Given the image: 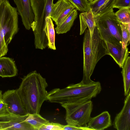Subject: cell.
I'll use <instances>...</instances> for the list:
<instances>
[{
	"instance_id": "cell-1",
	"label": "cell",
	"mask_w": 130,
	"mask_h": 130,
	"mask_svg": "<svg viewBox=\"0 0 130 130\" xmlns=\"http://www.w3.org/2000/svg\"><path fill=\"white\" fill-rule=\"evenodd\" d=\"M18 93L28 114H39L43 102L48 100L46 79L36 70L22 78Z\"/></svg>"
},
{
	"instance_id": "cell-2",
	"label": "cell",
	"mask_w": 130,
	"mask_h": 130,
	"mask_svg": "<svg viewBox=\"0 0 130 130\" xmlns=\"http://www.w3.org/2000/svg\"><path fill=\"white\" fill-rule=\"evenodd\" d=\"M102 90L100 83L93 81L85 84L81 82L64 88H56L48 92V100L60 104L67 102L84 103L96 97Z\"/></svg>"
},
{
	"instance_id": "cell-3",
	"label": "cell",
	"mask_w": 130,
	"mask_h": 130,
	"mask_svg": "<svg viewBox=\"0 0 130 130\" xmlns=\"http://www.w3.org/2000/svg\"><path fill=\"white\" fill-rule=\"evenodd\" d=\"M83 49V76L81 82L87 84L93 81L90 77L98 62L103 56L108 54L104 46V41L101 38L96 26L91 38L88 29L85 30Z\"/></svg>"
},
{
	"instance_id": "cell-4",
	"label": "cell",
	"mask_w": 130,
	"mask_h": 130,
	"mask_svg": "<svg viewBox=\"0 0 130 130\" xmlns=\"http://www.w3.org/2000/svg\"><path fill=\"white\" fill-rule=\"evenodd\" d=\"M17 8L6 0L0 5V57L7 54L8 45L19 29Z\"/></svg>"
},
{
	"instance_id": "cell-5",
	"label": "cell",
	"mask_w": 130,
	"mask_h": 130,
	"mask_svg": "<svg viewBox=\"0 0 130 130\" xmlns=\"http://www.w3.org/2000/svg\"><path fill=\"white\" fill-rule=\"evenodd\" d=\"M96 26L101 38L111 43L122 45V31L113 8L94 17Z\"/></svg>"
},
{
	"instance_id": "cell-6",
	"label": "cell",
	"mask_w": 130,
	"mask_h": 130,
	"mask_svg": "<svg viewBox=\"0 0 130 130\" xmlns=\"http://www.w3.org/2000/svg\"><path fill=\"white\" fill-rule=\"evenodd\" d=\"M60 104L65 109V120L68 124L87 126L93 108L91 100L82 103L70 102Z\"/></svg>"
},
{
	"instance_id": "cell-7",
	"label": "cell",
	"mask_w": 130,
	"mask_h": 130,
	"mask_svg": "<svg viewBox=\"0 0 130 130\" xmlns=\"http://www.w3.org/2000/svg\"><path fill=\"white\" fill-rule=\"evenodd\" d=\"M54 0H30L34 20L31 28L32 30L44 29L46 19L51 17Z\"/></svg>"
},
{
	"instance_id": "cell-8",
	"label": "cell",
	"mask_w": 130,
	"mask_h": 130,
	"mask_svg": "<svg viewBox=\"0 0 130 130\" xmlns=\"http://www.w3.org/2000/svg\"><path fill=\"white\" fill-rule=\"evenodd\" d=\"M2 101L7 106L11 115L23 116L27 114L17 89L8 90L3 95Z\"/></svg>"
},
{
	"instance_id": "cell-9",
	"label": "cell",
	"mask_w": 130,
	"mask_h": 130,
	"mask_svg": "<svg viewBox=\"0 0 130 130\" xmlns=\"http://www.w3.org/2000/svg\"><path fill=\"white\" fill-rule=\"evenodd\" d=\"M28 115L23 116L10 115L0 118L2 130H35L25 121Z\"/></svg>"
},
{
	"instance_id": "cell-10",
	"label": "cell",
	"mask_w": 130,
	"mask_h": 130,
	"mask_svg": "<svg viewBox=\"0 0 130 130\" xmlns=\"http://www.w3.org/2000/svg\"><path fill=\"white\" fill-rule=\"evenodd\" d=\"M74 7L67 0H58L53 4L51 17L57 25L66 18Z\"/></svg>"
},
{
	"instance_id": "cell-11",
	"label": "cell",
	"mask_w": 130,
	"mask_h": 130,
	"mask_svg": "<svg viewBox=\"0 0 130 130\" xmlns=\"http://www.w3.org/2000/svg\"><path fill=\"white\" fill-rule=\"evenodd\" d=\"M113 124L117 130H130V92L126 96L123 108L116 115Z\"/></svg>"
},
{
	"instance_id": "cell-12",
	"label": "cell",
	"mask_w": 130,
	"mask_h": 130,
	"mask_svg": "<svg viewBox=\"0 0 130 130\" xmlns=\"http://www.w3.org/2000/svg\"><path fill=\"white\" fill-rule=\"evenodd\" d=\"M17 6L18 13L21 17L23 24L27 30H29L34 20V15L30 0H13Z\"/></svg>"
},
{
	"instance_id": "cell-13",
	"label": "cell",
	"mask_w": 130,
	"mask_h": 130,
	"mask_svg": "<svg viewBox=\"0 0 130 130\" xmlns=\"http://www.w3.org/2000/svg\"><path fill=\"white\" fill-rule=\"evenodd\" d=\"M103 41L104 46L108 52V55L111 56L119 67L122 68L129 54L128 48L127 47L124 48L122 45L113 44Z\"/></svg>"
},
{
	"instance_id": "cell-14",
	"label": "cell",
	"mask_w": 130,
	"mask_h": 130,
	"mask_svg": "<svg viewBox=\"0 0 130 130\" xmlns=\"http://www.w3.org/2000/svg\"><path fill=\"white\" fill-rule=\"evenodd\" d=\"M111 125L110 115L108 111H105L95 117H91L87 126L91 130H103Z\"/></svg>"
},
{
	"instance_id": "cell-15",
	"label": "cell",
	"mask_w": 130,
	"mask_h": 130,
	"mask_svg": "<svg viewBox=\"0 0 130 130\" xmlns=\"http://www.w3.org/2000/svg\"><path fill=\"white\" fill-rule=\"evenodd\" d=\"M18 70L13 60L9 57H0V76L2 77L16 76Z\"/></svg>"
},
{
	"instance_id": "cell-16",
	"label": "cell",
	"mask_w": 130,
	"mask_h": 130,
	"mask_svg": "<svg viewBox=\"0 0 130 130\" xmlns=\"http://www.w3.org/2000/svg\"><path fill=\"white\" fill-rule=\"evenodd\" d=\"M80 22V35H82L88 27L91 38L94 29L96 26L94 17L90 10L86 12H82L79 15Z\"/></svg>"
},
{
	"instance_id": "cell-17",
	"label": "cell",
	"mask_w": 130,
	"mask_h": 130,
	"mask_svg": "<svg viewBox=\"0 0 130 130\" xmlns=\"http://www.w3.org/2000/svg\"><path fill=\"white\" fill-rule=\"evenodd\" d=\"M116 0H95L89 2L91 10L94 17L113 8L112 6Z\"/></svg>"
},
{
	"instance_id": "cell-18",
	"label": "cell",
	"mask_w": 130,
	"mask_h": 130,
	"mask_svg": "<svg viewBox=\"0 0 130 130\" xmlns=\"http://www.w3.org/2000/svg\"><path fill=\"white\" fill-rule=\"evenodd\" d=\"M78 13L76 9L73 10L66 18L55 28L57 34L66 33L69 31L72 26L74 21L77 18Z\"/></svg>"
},
{
	"instance_id": "cell-19",
	"label": "cell",
	"mask_w": 130,
	"mask_h": 130,
	"mask_svg": "<svg viewBox=\"0 0 130 130\" xmlns=\"http://www.w3.org/2000/svg\"><path fill=\"white\" fill-rule=\"evenodd\" d=\"M48 40V48L52 50L56 49L55 45V32L54 25L51 17H48L46 19L44 29Z\"/></svg>"
},
{
	"instance_id": "cell-20",
	"label": "cell",
	"mask_w": 130,
	"mask_h": 130,
	"mask_svg": "<svg viewBox=\"0 0 130 130\" xmlns=\"http://www.w3.org/2000/svg\"><path fill=\"white\" fill-rule=\"evenodd\" d=\"M122 73L123 79L124 95L127 96L130 92V57L128 56L123 65Z\"/></svg>"
},
{
	"instance_id": "cell-21",
	"label": "cell",
	"mask_w": 130,
	"mask_h": 130,
	"mask_svg": "<svg viewBox=\"0 0 130 130\" xmlns=\"http://www.w3.org/2000/svg\"><path fill=\"white\" fill-rule=\"evenodd\" d=\"M25 121L31 125L35 130H39L42 126L49 122L38 113L28 114Z\"/></svg>"
},
{
	"instance_id": "cell-22",
	"label": "cell",
	"mask_w": 130,
	"mask_h": 130,
	"mask_svg": "<svg viewBox=\"0 0 130 130\" xmlns=\"http://www.w3.org/2000/svg\"><path fill=\"white\" fill-rule=\"evenodd\" d=\"M117 20L123 23H130V8H121L115 13Z\"/></svg>"
},
{
	"instance_id": "cell-23",
	"label": "cell",
	"mask_w": 130,
	"mask_h": 130,
	"mask_svg": "<svg viewBox=\"0 0 130 130\" xmlns=\"http://www.w3.org/2000/svg\"><path fill=\"white\" fill-rule=\"evenodd\" d=\"M77 10L82 12L88 11L91 10L89 2L87 0H67Z\"/></svg>"
},
{
	"instance_id": "cell-24",
	"label": "cell",
	"mask_w": 130,
	"mask_h": 130,
	"mask_svg": "<svg viewBox=\"0 0 130 130\" xmlns=\"http://www.w3.org/2000/svg\"><path fill=\"white\" fill-rule=\"evenodd\" d=\"M120 23L122 31V46L123 48H126L130 43V37L128 36L126 24L120 22Z\"/></svg>"
},
{
	"instance_id": "cell-25",
	"label": "cell",
	"mask_w": 130,
	"mask_h": 130,
	"mask_svg": "<svg viewBox=\"0 0 130 130\" xmlns=\"http://www.w3.org/2000/svg\"><path fill=\"white\" fill-rule=\"evenodd\" d=\"M64 125L49 122L42 126L39 130H63Z\"/></svg>"
},
{
	"instance_id": "cell-26",
	"label": "cell",
	"mask_w": 130,
	"mask_h": 130,
	"mask_svg": "<svg viewBox=\"0 0 130 130\" xmlns=\"http://www.w3.org/2000/svg\"><path fill=\"white\" fill-rule=\"evenodd\" d=\"M112 8L119 9L125 8H130V0H116Z\"/></svg>"
},
{
	"instance_id": "cell-27",
	"label": "cell",
	"mask_w": 130,
	"mask_h": 130,
	"mask_svg": "<svg viewBox=\"0 0 130 130\" xmlns=\"http://www.w3.org/2000/svg\"><path fill=\"white\" fill-rule=\"evenodd\" d=\"M11 115L9 113L6 104L2 101L0 102V118Z\"/></svg>"
},
{
	"instance_id": "cell-28",
	"label": "cell",
	"mask_w": 130,
	"mask_h": 130,
	"mask_svg": "<svg viewBox=\"0 0 130 130\" xmlns=\"http://www.w3.org/2000/svg\"><path fill=\"white\" fill-rule=\"evenodd\" d=\"M91 130L87 126L78 127L69 124L64 125L63 130Z\"/></svg>"
},
{
	"instance_id": "cell-29",
	"label": "cell",
	"mask_w": 130,
	"mask_h": 130,
	"mask_svg": "<svg viewBox=\"0 0 130 130\" xmlns=\"http://www.w3.org/2000/svg\"><path fill=\"white\" fill-rule=\"evenodd\" d=\"M3 94L2 93V91L0 90V102L2 101Z\"/></svg>"
},
{
	"instance_id": "cell-30",
	"label": "cell",
	"mask_w": 130,
	"mask_h": 130,
	"mask_svg": "<svg viewBox=\"0 0 130 130\" xmlns=\"http://www.w3.org/2000/svg\"><path fill=\"white\" fill-rule=\"evenodd\" d=\"M6 0H0V5L3 2L5 1Z\"/></svg>"
},
{
	"instance_id": "cell-31",
	"label": "cell",
	"mask_w": 130,
	"mask_h": 130,
	"mask_svg": "<svg viewBox=\"0 0 130 130\" xmlns=\"http://www.w3.org/2000/svg\"><path fill=\"white\" fill-rule=\"evenodd\" d=\"M95 0H88V1L89 2H91L94 1Z\"/></svg>"
},
{
	"instance_id": "cell-32",
	"label": "cell",
	"mask_w": 130,
	"mask_h": 130,
	"mask_svg": "<svg viewBox=\"0 0 130 130\" xmlns=\"http://www.w3.org/2000/svg\"><path fill=\"white\" fill-rule=\"evenodd\" d=\"M0 130H2L1 125L0 122Z\"/></svg>"
}]
</instances>
